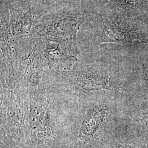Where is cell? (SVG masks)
Segmentation results:
<instances>
[{"label":"cell","instance_id":"8fae6325","mask_svg":"<svg viewBox=\"0 0 148 148\" xmlns=\"http://www.w3.org/2000/svg\"><path fill=\"white\" fill-rule=\"evenodd\" d=\"M130 148H148V129L138 134Z\"/></svg>","mask_w":148,"mask_h":148},{"label":"cell","instance_id":"6da1fadb","mask_svg":"<svg viewBox=\"0 0 148 148\" xmlns=\"http://www.w3.org/2000/svg\"><path fill=\"white\" fill-rule=\"evenodd\" d=\"M95 15L91 1L48 12L34 29V32L46 41L58 43L69 53L78 57L81 54L77 34L81 27Z\"/></svg>","mask_w":148,"mask_h":148},{"label":"cell","instance_id":"30bf717a","mask_svg":"<svg viewBox=\"0 0 148 148\" xmlns=\"http://www.w3.org/2000/svg\"><path fill=\"white\" fill-rule=\"evenodd\" d=\"M5 2L10 8L27 10L36 4V0H0Z\"/></svg>","mask_w":148,"mask_h":148},{"label":"cell","instance_id":"7a4b0ae2","mask_svg":"<svg viewBox=\"0 0 148 148\" xmlns=\"http://www.w3.org/2000/svg\"><path fill=\"white\" fill-rule=\"evenodd\" d=\"M46 100L37 99L32 101L30 105L29 122L31 128L29 142L32 146L42 145L55 139Z\"/></svg>","mask_w":148,"mask_h":148},{"label":"cell","instance_id":"7c38bea8","mask_svg":"<svg viewBox=\"0 0 148 148\" xmlns=\"http://www.w3.org/2000/svg\"><path fill=\"white\" fill-rule=\"evenodd\" d=\"M144 71H145V78H146L147 81L148 83V69L144 68Z\"/></svg>","mask_w":148,"mask_h":148},{"label":"cell","instance_id":"3957f363","mask_svg":"<svg viewBox=\"0 0 148 148\" xmlns=\"http://www.w3.org/2000/svg\"><path fill=\"white\" fill-rule=\"evenodd\" d=\"M99 18L97 26L99 32L97 42L116 43L122 45H129L134 40H139L142 42H144L139 35L132 28L127 26L123 22L119 23L112 16L108 14H98Z\"/></svg>","mask_w":148,"mask_h":148},{"label":"cell","instance_id":"52a82bcc","mask_svg":"<svg viewBox=\"0 0 148 148\" xmlns=\"http://www.w3.org/2000/svg\"><path fill=\"white\" fill-rule=\"evenodd\" d=\"M106 114V110L104 109H93L88 112L81 124L79 133L78 142L81 148H92L97 142L101 143L98 133Z\"/></svg>","mask_w":148,"mask_h":148},{"label":"cell","instance_id":"8992f818","mask_svg":"<svg viewBox=\"0 0 148 148\" xmlns=\"http://www.w3.org/2000/svg\"><path fill=\"white\" fill-rule=\"evenodd\" d=\"M73 82L82 89L87 91L97 90H120L116 85H112L109 77L101 71L87 68L75 71H64L60 73Z\"/></svg>","mask_w":148,"mask_h":148},{"label":"cell","instance_id":"9c48e42d","mask_svg":"<svg viewBox=\"0 0 148 148\" xmlns=\"http://www.w3.org/2000/svg\"><path fill=\"white\" fill-rule=\"evenodd\" d=\"M90 0H36V4L42 7L48 12L70 5H79Z\"/></svg>","mask_w":148,"mask_h":148},{"label":"cell","instance_id":"5b68a950","mask_svg":"<svg viewBox=\"0 0 148 148\" xmlns=\"http://www.w3.org/2000/svg\"><path fill=\"white\" fill-rule=\"evenodd\" d=\"M0 3L1 59L5 62L10 74L13 75L19 57V47L11 32L9 7L4 1H0Z\"/></svg>","mask_w":148,"mask_h":148},{"label":"cell","instance_id":"277c9868","mask_svg":"<svg viewBox=\"0 0 148 148\" xmlns=\"http://www.w3.org/2000/svg\"><path fill=\"white\" fill-rule=\"evenodd\" d=\"M12 34L19 43L31 37L34 29L47 12L35 4L27 10L10 8Z\"/></svg>","mask_w":148,"mask_h":148},{"label":"cell","instance_id":"4fadbf2b","mask_svg":"<svg viewBox=\"0 0 148 148\" xmlns=\"http://www.w3.org/2000/svg\"><path fill=\"white\" fill-rule=\"evenodd\" d=\"M122 148H130V147H122Z\"/></svg>","mask_w":148,"mask_h":148},{"label":"cell","instance_id":"ba28073f","mask_svg":"<svg viewBox=\"0 0 148 148\" xmlns=\"http://www.w3.org/2000/svg\"><path fill=\"white\" fill-rule=\"evenodd\" d=\"M44 56L49 69L64 71H69L78 60L77 57L71 54L58 43L49 41H46Z\"/></svg>","mask_w":148,"mask_h":148}]
</instances>
